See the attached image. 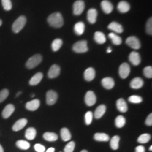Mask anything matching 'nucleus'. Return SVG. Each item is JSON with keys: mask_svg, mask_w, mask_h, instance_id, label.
Returning <instances> with one entry per match:
<instances>
[{"mask_svg": "<svg viewBox=\"0 0 152 152\" xmlns=\"http://www.w3.org/2000/svg\"><path fill=\"white\" fill-rule=\"evenodd\" d=\"M94 39L98 44H103L106 42V37L103 33L96 32L94 34Z\"/></svg>", "mask_w": 152, "mask_h": 152, "instance_id": "nucleus-26", "label": "nucleus"}, {"mask_svg": "<svg viewBox=\"0 0 152 152\" xmlns=\"http://www.w3.org/2000/svg\"><path fill=\"white\" fill-rule=\"evenodd\" d=\"M101 7L105 14H110L113 10V6L108 0H104L102 2Z\"/></svg>", "mask_w": 152, "mask_h": 152, "instance_id": "nucleus-16", "label": "nucleus"}, {"mask_svg": "<svg viewBox=\"0 0 152 152\" xmlns=\"http://www.w3.org/2000/svg\"><path fill=\"white\" fill-rule=\"evenodd\" d=\"M62 45H63V41L61 39L57 38L53 41L51 45V48L54 51H57L60 49Z\"/></svg>", "mask_w": 152, "mask_h": 152, "instance_id": "nucleus-35", "label": "nucleus"}, {"mask_svg": "<svg viewBox=\"0 0 152 152\" xmlns=\"http://www.w3.org/2000/svg\"><path fill=\"white\" fill-rule=\"evenodd\" d=\"M108 28L110 30L114 31V32L118 33H121L124 31L122 26L119 23L115 22H112L111 23H110L109 24Z\"/></svg>", "mask_w": 152, "mask_h": 152, "instance_id": "nucleus-22", "label": "nucleus"}, {"mask_svg": "<svg viewBox=\"0 0 152 152\" xmlns=\"http://www.w3.org/2000/svg\"><path fill=\"white\" fill-rule=\"evenodd\" d=\"M129 59L131 64L135 66L139 65L140 63H141L140 55L136 51L131 52L129 55Z\"/></svg>", "mask_w": 152, "mask_h": 152, "instance_id": "nucleus-11", "label": "nucleus"}, {"mask_svg": "<svg viewBox=\"0 0 152 152\" xmlns=\"http://www.w3.org/2000/svg\"><path fill=\"white\" fill-rule=\"evenodd\" d=\"M16 147L22 150H27L30 148V144L29 142L24 140H20L16 141Z\"/></svg>", "mask_w": 152, "mask_h": 152, "instance_id": "nucleus-33", "label": "nucleus"}, {"mask_svg": "<svg viewBox=\"0 0 152 152\" xmlns=\"http://www.w3.org/2000/svg\"><path fill=\"white\" fill-rule=\"evenodd\" d=\"M130 66L129 64L127 63H124L120 65L119 68V75L121 78L125 79L128 76H129L130 73Z\"/></svg>", "mask_w": 152, "mask_h": 152, "instance_id": "nucleus-6", "label": "nucleus"}, {"mask_svg": "<svg viewBox=\"0 0 152 152\" xmlns=\"http://www.w3.org/2000/svg\"><path fill=\"white\" fill-rule=\"evenodd\" d=\"M34 148L35 151L37 152H45V147L40 144H35Z\"/></svg>", "mask_w": 152, "mask_h": 152, "instance_id": "nucleus-44", "label": "nucleus"}, {"mask_svg": "<svg viewBox=\"0 0 152 152\" xmlns=\"http://www.w3.org/2000/svg\"><path fill=\"white\" fill-rule=\"evenodd\" d=\"M144 81L140 77L134 78L130 82V86L133 89H139L143 86Z\"/></svg>", "mask_w": 152, "mask_h": 152, "instance_id": "nucleus-20", "label": "nucleus"}, {"mask_svg": "<svg viewBox=\"0 0 152 152\" xmlns=\"http://www.w3.org/2000/svg\"><path fill=\"white\" fill-rule=\"evenodd\" d=\"M120 140V136L118 135L114 136L111 139L110 141V146L113 150H117L119 148Z\"/></svg>", "mask_w": 152, "mask_h": 152, "instance_id": "nucleus-30", "label": "nucleus"}, {"mask_svg": "<svg viewBox=\"0 0 152 152\" xmlns=\"http://www.w3.org/2000/svg\"><path fill=\"white\" fill-rule=\"evenodd\" d=\"M2 5L4 9L6 11H10L12 9V3L11 0H1Z\"/></svg>", "mask_w": 152, "mask_h": 152, "instance_id": "nucleus-39", "label": "nucleus"}, {"mask_svg": "<svg viewBox=\"0 0 152 152\" xmlns=\"http://www.w3.org/2000/svg\"><path fill=\"white\" fill-rule=\"evenodd\" d=\"M9 95V91L7 89L4 88L0 91V103L4 102Z\"/></svg>", "mask_w": 152, "mask_h": 152, "instance_id": "nucleus-38", "label": "nucleus"}, {"mask_svg": "<svg viewBox=\"0 0 152 152\" xmlns=\"http://www.w3.org/2000/svg\"><path fill=\"white\" fill-rule=\"evenodd\" d=\"M128 100L129 102L133 104H139L141 103L142 101V99L141 96L138 95H132L130 96Z\"/></svg>", "mask_w": 152, "mask_h": 152, "instance_id": "nucleus-37", "label": "nucleus"}, {"mask_svg": "<svg viewBox=\"0 0 152 152\" xmlns=\"http://www.w3.org/2000/svg\"><path fill=\"white\" fill-rule=\"evenodd\" d=\"M40 106V101L38 99H34L27 102L26 104V108L31 111H34L38 109Z\"/></svg>", "mask_w": 152, "mask_h": 152, "instance_id": "nucleus-14", "label": "nucleus"}, {"mask_svg": "<svg viewBox=\"0 0 152 152\" xmlns=\"http://www.w3.org/2000/svg\"><path fill=\"white\" fill-rule=\"evenodd\" d=\"M20 94H22V92H18V93H17V94H16V97H18V96Z\"/></svg>", "mask_w": 152, "mask_h": 152, "instance_id": "nucleus-50", "label": "nucleus"}, {"mask_svg": "<svg viewBox=\"0 0 152 152\" xmlns=\"http://www.w3.org/2000/svg\"><path fill=\"white\" fill-rule=\"evenodd\" d=\"M81 152H88V151L86 150H82Z\"/></svg>", "mask_w": 152, "mask_h": 152, "instance_id": "nucleus-51", "label": "nucleus"}, {"mask_svg": "<svg viewBox=\"0 0 152 152\" xmlns=\"http://www.w3.org/2000/svg\"><path fill=\"white\" fill-rule=\"evenodd\" d=\"M85 8V2L82 0H78L73 4V13L76 15H81Z\"/></svg>", "mask_w": 152, "mask_h": 152, "instance_id": "nucleus-8", "label": "nucleus"}, {"mask_svg": "<svg viewBox=\"0 0 152 152\" xmlns=\"http://www.w3.org/2000/svg\"><path fill=\"white\" fill-rule=\"evenodd\" d=\"M93 118V113L92 112L88 111L86 113L85 116V123L87 125H90L92 121Z\"/></svg>", "mask_w": 152, "mask_h": 152, "instance_id": "nucleus-41", "label": "nucleus"}, {"mask_svg": "<svg viewBox=\"0 0 152 152\" xmlns=\"http://www.w3.org/2000/svg\"><path fill=\"white\" fill-rule=\"evenodd\" d=\"M75 148V142L74 141H70L68 143L64 149V152H73Z\"/></svg>", "mask_w": 152, "mask_h": 152, "instance_id": "nucleus-40", "label": "nucleus"}, {"mask_svg": "<svg viewBox=\"0 0 152 152\" xmlns=\"http://www.w3.org/2000/svg\"><path fill=\"white\" fill-rule=\"evenodd\" d=\"M151 136L148 134H142L137 139V142L140 144H145L151 140Z\"/></svg>", "mask_w": 152, "mask_h": 152, "instance_id": "nucleus-36", "label": "nucleus"}, {"mask_svg": "<svg viewBox=\"0 0 152 152\" xmlns=\"http://www.w3.org/2000/svg\"><path fill=\"white\" fill-rule=\"evenodd\" d=\"M28 120L26 118H22L17 121L13 125L12 129L14 131L21 130L27 124Z\"/></svg>", "mask_w": 152, "mask_h": 152, "instance_id": "nucleus-13", "label": "nucleus"}, {"mask_svg": "<svg viewBox=\"0 0 152 152\" xmlns=\"http://www.w3.org/2000/svg\"><path fill=\"white\" fill-rule=\"evenodd\" d=\"M85 29V25L83 22H80L77 23L74 27V31L76 34H77L78 36L82 35L84 33Z\"/></svg>", "mask_w": 152, "mask_h": 152, "instance_id": "nucleus-25", "label": "nucleus"}, {"mask_svg": "<svg viewBox=\"0 0 152 152\" xmlns=\"http://www.w3.org/2000/svg\"><path fill=\"white\" fill-rule=\"evenodd\" d=\"M94 139L98 141H108L109 140V136L105 133H96L94 136Z\"/></svg>", "mask_w": 152, "mask_h": 152, "instance_id": "nucleus-31", "label": "nucleus"}, {"mask_svg": "<svg viewBox=\"0 0 152 152\" xmlns=\"http://www.w3.org/2000/svg\"><path fill=\"white\" fill-rule=\"evenodd\" d=\"M55 149L54 148H49L46 152H54Z\"/></svg>", "mask_w": 152, "mask_h": 152, "instance_id": "nucleus-47", "label": "nucleus"}, {"mask_svg": "<svg viewBox=\"0 0 152 152\" xmlns=\"http://www.w3.org/2000/svg\"><path fill=\"white\" fill-rule=\"evenodd\" d=\"M26 23H27V19L26 16H19L16 20L12 24V31L15 33L19 32L25 26Z\"/></svg>", "mask_w": 152, "mask_h": 152, "instance_id": "nucleus-2", "label": "nucleus"}, {"mask_svg": "<svg viewBox=\"0 0 152 152\" xmlns=\"http://www.w3.org/2000/svg\"><path fill=\"white\" fill-rule=\"evenodd\" d=\"M126 124V119L122 115H118L115 120V125L118 128L123 127Z\"/></svg>", "mask_w": 152, "mask_h": 152, "instance_id": "nucleus-34", "label": "nucleus"}, {"mask_svg": "<svg viewBox=\"0 0 152 152\" xmlns=\"http://www.w3.org/2000/svg\"><path fill=\"white\" fill-rule=\"evenodd\" d=\"M109 38H110L113 44L115 45H120L122 44V38L114 33H110L108 34Z\"/></svg>", "mask_w": 152, "mask_h": 152, "instance_id": "nucleus-32", "label": "nucleus"}, {"mask_svg": "<svg viewBox=\"0 0 152 152\" xmlns=\"http://www.w3.org/2000/svg\"><path fill=\"white\" fill-rule=\"evenodd\" d=\"M144 75L148 78H152V67L151 66H148L144 68L143 70Z\"/></svg>", "mask_w": 152, "mask_h": 152, "instance_id": "nucleus-42", "label": "nucleus"}, {"mask_svg": "<svg viewBox=\"0 0 152 152\" xmlns=\"http://www.w3.org/2000/svg\"><path fill=\"white\" fill-rule=\"evenodd\" d=\"M85 101L87 106L91 107L94 105L96 102V96L95 93L92 91H87L85 97Z\"/></svg>", "mask_w": 152, "mask_h": 152, "instance_id": "nucleus-9", "label": "nucleus"}, {"mask_svg": "<svg viewBox=\"0 0 152 152\" xmlns=\"http://www.w3.org/2000/svg\"><path fill=\"white\" fill-rule=\"evenodd\" d=\"M117 9L121 13H126L130 10V6L128 2L122 1L118 4Z\"/></svg>", "mask_w": 152, "mask_h": 152, "instance_id": "nucleus-24", "label": "nucleus"}, {"mask_svg": "<svg viewBox=\"0 0 152 152\" xmlns=\"http://www.w3.org/2000/svg\"><path fill=\"white\" fill-rule=\"evenodd\" d=\"M101 82L102 86L107 90L113 88L115 85L114 80L111 77H105L102 80Z\"/></svg>", "mask_w": 152, "mask_h": 152, "instance_id": "nucleus-15", "label": "nucleus"}, {"mask_svg": "<svg viewBox=\"0 0 152 152\" xmlns=\"http://www.w3.org/2000/svg\"><path fill=\"white\" fill-rule=\"evenodd\" d=\"M106 112V106L104 104H102L98 107V108L96 109L95 113H94V116L95 118L96 119H100L102 118L105 114Z\"/></svg>", "mask_w": 152, "mask_h": 152, "instance_id": "nucleus-23", "label": "nucleus"}, {"mask_svg": "<svg viewBox=\"0 0 152 152\" xmlns=\"http://www.w3.org/2000/svg\"><path fill=\"white\" fill-rule=\"evenodd\" d=\"M107 52L108 53H111L112 52V49L110 48H108V49H107Z\"/></svg>", "mask_w": 152, "mask_h": 152, "instance_id": "nucleus-49", "label": "nucleus"}, {"mask_svg": "<svg viewBox=\"0 0 152 152\" xmlns=\"http://www.w3.org/2000/svg\"><path fill=\"white\" fill-rule=\"evenodd\" d=\"M14 111H15L14 105L12 104H7L5 107V108L4 109L2 112V116L4 118L7 119L11 116V114L14 113Z\"/></svg>", "mask_w": 152, "mask_h": 152, "instance_id": "nucleus-12", "label": "nucleus"}, {"mask_svg": "<svg viewBox=\"0 0 152 152\" xmlns=\"http://www.w3.org/2000/svg\"><path fill=\"white\" fill-rule=\"evenodd\" d=\"M44 139L46 141H55L58 139V135L54 132H46L43 135Z\"/></svg>", "mask_w": 152, "mask_h": 152, "instance_id": "nucleus-29", "label": "nucleus"}, {"mask_svg": "<svg viewBox=\"0 0 152 152\" xmlns=\"http://www.w3.org/2000/svg\"><path fill=\"white\" fill-rule=\"evenodd\" d=\"M146 32L149 35L152 34V18H150L146 24Z\"/></svg>", "mask_w": 152, "mask_h": 152, "instance_id": "nucleus-43", "label": "nucleus"}, {"mask_svg": "<svg viewBox=\"0 0 152 152\" xmlns=\"http://www.w3.org/2000/svg\"><path fill=\"white\" fill-rule=\"evenodd\" d=\"M126 44L131 48L138 50L141 48V44L138 38L135 36L129 37L126 40Z\"/></svg>", "mask_w": 152, "mask_h": 152, "instance_id": "nucleus-5", "label": "nucleus"}, {"mask_svg": "<svg viewBox=\"0 0 152 152\" xmlns=\"http://www.w3.org/2000/svg\"><path fill=\"white\" fill-rule=\"evenodd\" d=\"M2 24V20L0 19V26H1Z\"/></svg>", "mask_w": 152, "mask_h": 152, "instance_id": "nucleus-53", "label": "nucleus"}, {"mask_svg": "<svg viewBox=\"0 0 152 152\" xmlns=\"http://www.w3.org/2000/svg\"><path fill=\"white\" fill-rule=\"evenodd\" d=\"M58 98L57 92L54 90H49L46 93V103L49 105H53L56 103Z\"/></svg>", "mask_w": 152, "mask_h": 152, "instance_id": "nucleus-7", "label": "nucleus"}, {"mask_svg": "<svg viewBox=\"0 0 152 152\" xmlns=\"http://www.w3.org/2000/svg\"><path fill=\"white\" fill-rule=\"evenodd\" d=\"M145 124L148 126H151L152 125V114H149L145 121Z\"/></svg>", "mask_w": 152, "mask_h": 152, "instance_id": "nucleus-45", "label": "nucleus"}, {"mask_svg": "<svg viewBox=\"0 0 152 152\" xmlns=\"http://www.w3.org/2000/svg\"><path fill=\"white\" fill-rule=\"evenodd\" d=\"M60 73V66L56 64H54L50 67L48 76L49 78H55L59 76Z\"/></svg>", "mask_w": 152, "mask_h": 152, "instance_id": "nucleus-10", "label": "nucleus"}, {"mask_svg": "<svg viewBox=\"0 0 152 152\" xmlns=\"http://www.w3.org/2000/svg\"><path fill=\"white\" fill-rule=\"evenodd\" d=\"M0 152H4V150L3 147L1 146V145L0 144Z\"/></svg>", "mask_w": 152, "mask_h": 152, "instance_id": "nucleus-48", "label": "nucleus"}, {"mask_svg": "<svg viewBox=\"0 0 152 152\" xmlns=\"http://www.w3.org/2000/svg\"><path fill=\"white\" fill-rule=\"evenodd\" d=\"M37 131L33 127H29L26 131L25 136L29 140H32L34 139L36 136Z\"/></svg>", "mask_w": 152, "mask_h": 152, "instance_id": "nucleus-28", "label": "nucleus"}, {"mask_svg": "<svg viewBox=\"0 0 152 152\" xmlns=\"http://www.w3.org/2000/svg\"><path fill=\"white\" fill-rule=\"evenodd\" d=\"M50 26L54 28L61 27L64 24L63 18L60 12H54L48 18Z\"/></svg>", "mask_w": 152, "mask_h": 152, "instance_id": "nucleus-1", "label": "nucleus"}, {"mask_svg": "<svg viewBox=\"0 0 152 152\" xmlns=\"http://www.w3.org/2000/svg\"><path fill=\"white\" fill-rule=\"evenodd\" d=\"M116 105L117 109L122 113H125L128 110L127 103L123 98H120L117 100Z\"/></svg>", "mask_w": 152, "mask_h": 152, "instance_id": "nucleus-17", "label": "nucleus"}, {"mask_svg": "<svg viewBox=\"0 0 152 152\" xmlns=\"http://www.w3.org/2000/svg\"><path fill=\"white\" fill-rule=\"evenodd\" d=\"M60 135H61V139L64 141H69L72 138V135H71L70 131L67 128H65V127L61 129Z\"/></svg>", "mask_w": 152, "mask_h": 152, "instance_id": "nucleus-27", "label": "nucleus"}, {"mask_svg": "<svg viewBox=\"0 0 152 152\" xmlns=\"http://www.w3.org/2000/svg\"><path fill=\"white\" fill-rule=\"evenodd\" d=\"M98 16V11L95 9H90L87 12V20L91 24L96 22Z\"/></svg>", "mask_w": 152, "mask_h": 152, "instance_id": "nucleus-19", "label": "nucleus"}, {"mask_svg": "<svg viewBox=\"0 0 152 152\" xmlns=\"http://www.w3.org/2000/svg\"><path fill=\"white\" fill-rule=\"evenodd\" d=\"M135 152H145V148L142 145H139L135 148Z\"/></svg>", "mask_w": 152, "mask_h": 152, "instance_id": "nucleus-46", "label": "nucleus"}, {"mask_svg": "<svg viewBox=\"0 0 152 152\" xmlns=\"http://www.w3.org/2000/svg\"><path fill=\"white\" fill-rule=\"evenodd\" d=\"M42 60V57L40 54H36L31 57L26 63V67L32 69L39 65Z\"/></svg>", "mask_w": 152, "mask_h": 152, "instance_id": "nucleus-3", "label": "nucleus"}, {"mask_svg": "<svg viewBox=\"0 0 152 152\" xmlns=\"http://www.w3.org/2000/svg\"><path fill=\"white\" fill-rule=\"evenodd\" d=\"M149 151H152V146L151 145L150 148H149Z\"/></svg>", "mask_w": 152, "mask_h": 152, "instance_id": "nucleus-52", "label": "nucleus"}, {"mask_svg": "<svg viewBox=\"0 0 152 152\" xmlns=\"http://www.w3.org/2000/svg\"><path fill=\"white\" fill-rule=\"evenodd\" d=\"M43 78V74L41 72H38L35 74L29 80V83L31 86H36L41 81Z\"/></svg>", "mask_w": 152, "mask_h": 152, "instance_id": "nucleus-21", "label": "nucleus"}, {"mask_svg": "<svg viewBox=\"0 0 152 152\" xmlns=\"http://www.w3.org/2000/svg\"><path fill=\"white\" fill-rule=\"evenodd\" d=\"M95 71L93 68L90 67L85 71L84 78L86 81H91L95 78Z\"/></svg>", "mask_w": 152, "mask_h": 152, "instance_id": "nucleus-18", "label": "nucleus"}, {"mask_svg": "<svg viewBox=\"0 0 152 152\" xmlns=\"http://www.w3.org/2000/svg\"><path fill=\"white\" fill-rule=\"evenodd\" d=\"M88 50L87 41L85 40L78 41L73 46V50L77 53H85Z\"/></svg>", "mask_w": 152, "mask_h": 152, "instance_id": "nucleus-4", "label": "nucleus"}]
</instances>
